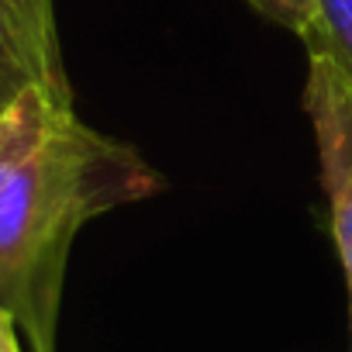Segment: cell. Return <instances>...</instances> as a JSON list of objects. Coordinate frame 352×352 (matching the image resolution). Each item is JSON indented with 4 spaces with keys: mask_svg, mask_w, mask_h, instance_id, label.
<instances>
[{
    "mask_svg": "<svg viewBox=\"0 0 352 352\" xmlns=\"http://www.w3.org/2000/svg\"><path fill=\"white\" fill-rule=\"evenodd\" d=\"M145 159L73 114L45 87L0 111V307L35 352H56L66 259L80 228L159 194Z\"/></svg>",
    "mask_w": 352,
    "mask_h": 352,
    "instance_id": "6da1fadb",
    "label": "cell"
},
{
    "mask_svg": "<svg viewBox=\"0 0 352 352\" xmlns=\"http://www.w3.org/2000/svg\"><path fill=\"white\" fill-rule=\"evenodd\" d=\"M304 111L314 128L321 180L331 208V239L342 259L349 290V328H352V73L335 59L311 52Z\"/></svg>",
    "mask_w": 352,
    "mask_h": 352,
    "instance_id": "7a4b0ae2",
    "label": "cell"
},
{
    "mask_svg": "<svg viewBox=\"0 0 352 352\" xmlns=\"http://www.w3.org/2000/svg\"><path fill=\"white\" fill-rule=\"evenodd\" d=\"M28 87L69 100L52 0H0V111Z\"/></svg>",
    "mask_w": 352,
    "mask_h": 352,
    "instance_id": "3957f363",
    "label": "cell"
},
{
    "mask_svg": "<svg viewBox=\"0 0 352 352\" xmlns=\"http://www.w3.org/2000/svg\"><path fill=\"white\" fill-rule=\"evenodd\" d=\"M300 38L307 52H321L352 73V0H318L314 21L300 32Z\"/></svg>",
    "mask_w": 352,
    "mask_h": 352,
    "instance_id": "277c9868",
    "label": "cell"
},
{
    "mask_svg": "<svg viewBox=\"0 0 352 352\" xmlns=\"http://www.w3.org/2000/svg\"><path fill=\"white\" fill-rule=\"evenodd\" d=\"M249 4L259 14H266L270 21H276L297 35L314 21V11H318V0H249Z\"/></svg>",
    "mask_w": 352,
    "mask_h": 352,
    "instance_id": "5b68a950",
    "label": "cell"
},
{
    "mask_svg": "<svg viewBox=\"0 0 352 352\" xmlns=\"http://www.w3.org/2000/svg\"><path fill=\"white\" fill-rule=\"evenodd\" d=\"M14 328H18V321H14L4 307H0V352H21Z\"/></svg>",
    "mask_w": 352,
    "mask_h": 352,
    "instance_id": "8992f818",
    "label": "cell"
}]
</instances>
